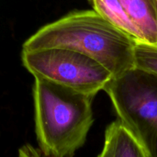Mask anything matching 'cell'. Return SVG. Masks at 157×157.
I'll return each instance as SVG.
<instances>
[{
	"instance_id": "6da1fadb",
	"label": "cell",
	"mask_w": 157,
	"mask_h": 157,
	"mask_svg": "<svg viewBox=\"0 0 157 157\" xmlns=\"http://www.w3.org/2000/svg\"><path fill=\"white\" fill-rule=\"evenodd\" d=\"M136 43L94 10H80L41 27L26 40L22 50L76 51L101 63L116 78L135 67Z\"/></svg>"
},
{
	"instance_id": "7a4b0ae2",
	"label": "cell",
	"mask_w": 157,
	"mask_h": 157,
	"mask_svg": "<svg viewBox=\"0 0 157 157\" xmlns=\"http://www.w3.org/2000/svg\"><path fill=\"white\" fill-rule=\"evenodd\" d=\"M95 96L35 78V127L46 157H74L84 146L94 123Z\"/></svg>"
},
{
	"instance_id": "3957f363",
	"label": "cell",
	"mask_w": 157,
	"mask_h": 157,
	"mask_svg": "<svg viewBox=\"0 0 157 157\" xmlns=\"http://www.w3.org/2000/svg\"><path fill=\"white\" fill-rule=\"evenodd\" d=\"M104 91L147 157H157V76L134 67L113 78Z\"/></svg>"
},
{
	"instance_id": "277c9868",
	"label": "cell",
	"mask_w": 157,
	"mask_h": 157,
	"mask_svg": "<svg viewBox=\"0 0 157 157\" xmlns=\"http://www.w3.org/2000/svg\"><path fill=\"white\" fill-rule=\"evenodd\" d=\"M23 66L35 78L96 96L113 79L103 64L81 52L61 48L22 50Z\"/></svg>"
},
{
	"instance_id": "5b68a950",
	"label": "cell",
	"mask_w": 157,
	"mask_h": 157,
	"mask_svg": "<svg viewBox=\"0 0 157 157\" xmlns=\"http://www.w3.org/2000/svg\"><path fill=\"white\" fill-rule=\"evenodd\" d=\"M142 37V43L157 46V0H119Z\"/></svg>"
},
{
	"instance_id": "8992f818",
	"label": "cell",
	"mask_w": 157,
	"mask_h": 157,
	"mask_svg": "<svg viewBox=\"0 0 157 157\" xmlns=\"http://www.w3.org/2000/svg\"><path fill=\"white\" fill-rule=\"evenodd\" d=\"M98 157H147L134 136L117 120L107 127L104 145Z\"/></svg>"
},
{
	"instance_id": "52a82bcc",
	"label": "cell",
	"mask_w": 157,
	"mask_h": 157,
	"mask_svg": "<svg viewBox=\"0 0 157 157\" xmlns=\"http://www.w3.org/2000/svg\"><path fill=\"white\" fill-rule=\"evenodd\" d=\"M94 10L113 25L131 37L137 43H142V37L132 23L119 0H90Z\"/></svg>"
},
{
	"instance_id": "ba28073f",
	"label": "cell",
	"mask_w": 157,
	"mask_h": 157,
	"mask_svg": "<svg viewBox=\"0 0 157 157\" xmlns=\"http://www.w3.org/2000/svg\"><path fill=\"white\" fill-rule=\"evenodd\" d=\"M134 59L135 67L157 76V46L136 43Z\"/></svg>"
},
{
	"instance_id": "9c48e42d",
	"label": "cell",
	"mask_w": 157,
	"mask_h": 157,
	"mask_svg": "<svg viewBox=\"0 0 157 157\" xmlns=\"http://www.w3.org/2000/svg\"><path fill=\"white\" fill-rule=\"evenodd\" d=\"M18 157H41V155L32 145L25 144L18 150Z\"/></svg>"
}]
</instances>
